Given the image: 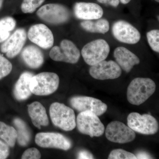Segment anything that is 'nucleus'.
Masks as SVG:
<instances>
[{
  "label": "nucleus",
  "mask_w": 159,
  "mask_h": 159,
  "mask_svg": "<svg viewBox=\"0 0 159 159\" xmlns=\"http://www.w3.org/2000/svg\"><path fill=\"white\" fill-rule=\"evenodd\" d=\"M156 89L155 83L150 78H135L132 80L127 88L128 101L133 105H141L154 93Z\"/></svg>",
  "instance_id": "nucleus-1"
},
{
  "label": "nucleus",
  "mask_w": 159,
  "mask_h": 159,
  "mask_svg": "<svg viewBox=\"0 0 159 159\" xmlns=\"http://www.w3.org/2000/svg\"><path fill=\"white\" fill-rule=\"evenodd\" d=\"M59 84V78L57 74L43 72L32 76L30 81V89L34 95L47 96L57 90Z\"/></svg>",
  "instance_id": "nucleus-2"
},
{
  "label": "nucleus",
  "mask_w": 159,
  "mask_h": 159,
  "mask_svg": "<svg viewBox=\"0 0 159 159\" xmlns=\"http://www.w3.org/2000/svg\"><path fill=\"white\" fill-rule=\"evenodd\" d=\"M50 115L53 124L63 130L69 131L76 127L74 111L63 103L57 102L52 103L50 107Z\"/></svg>",
  "instance_id": "nucleus-3"
},
{
  "label": "nucleus",
  "mask_w": 159,
  "mask_h": 159,
  "mask_svg": "<svg viewBox=\"0 0 159 159\" xmlns=\"http://www.w3.org/2000/svg\"><path fill=\"white\" fill-rule=\"evenodd\" d=\"M110 51V48L107 42L98 39L86 44L81 50V55L85 62L92 66L105 60Z\"/></svg>",
  "instance_id": "nucleus-4"
},
{
  "label": "nucleus",
  "mask_w": 159,
  "mask_h": 159,
  "mask_svg": "<svg viewBox=\"0 0 159 159\" xmlns=\"http://www.w3.org/2000/svg\"><path fill=\"white\" fill-rule=\"evenodd\" d=\"M78 130L91 138L100 137L103 134L105 127L98 116L90 111L80 112L76 120Z\"/></svg>",
  "instance_id": "nucleus-5"
},
{
  "label": "nucleus",
  "mask_w": 159,
  "mask_h": 159,
  "mask_svg": "<svg viewBox=\"0 0 159 159\" xmlns=\"http://www.w3.org/2000/svg\"><path fill=\"white\" fill-rule=\"evenodd\" d=\"M127 125L134 131L145 135H153L158 131L157 119L150 114L132 112L127 117Z\"/></svg>",
  "instance_id": "nucleus-6"
},
{
  "label": "nucleus",
  "mask_w": 159,
  "mask_h": 159,
  "mask_svg": "<svg viewBox=\"0 0 159 159\" xmlns=\"http://www.w3.org/2000/svg\"><path fill=\"white\" fill-rule=\"evenodd\" d=\"M49 55L54 61L75 64L79 61L80 53L74 43L64 39L60 46H54L51 48Z\"/></svg>",
  "instance_id": "nucleus-7"
},
{
  "label": "nucleus",
  "mask_w": 159,
  "mask_h": 159,
  "mask_svg": "<svg viewBox=\"0 0 159 159\" xmlns=\"http://www.w3.org/2000/svg\"><path fill=\"white\" fill-rule=\"evenodd\" d=\"M38 16L49 24L59 25L67 21L70 17L68 9L58 4H48L41 7L37 11Z\"/></svg>",
  "instance_id": "nucleus-8"
},
{
  "label": "nucleus",
  "mask_w": 159,
  "mask_h": 159,
  "mask_svg": "<svg viewBox=\"0 0 159 159\" xmlns=\"http://www.w3.org/2000/svg\"><path fill=\"white\" fill-rule=\"evenodd\" d=\"M105 135L109 141L119 144L132 142L136 138V134L133 129L122 122L117 121L109 123L106 129Z\"/></svg>",
  "instance_id": "nucleus-9"
},
{
  "label": "nucleus",
  "mask_w": 159,
  "mask_h": 159,
  "mask_svg": "<svg viewBox=\"0 0 159 159\" xmlns=\"http://www.w3.org/2000/svg\"><path fill=\"white\" fill-rule=\"evenodd\" d=\"M70 102L72 107L80 112L90 111L97 116H102L107 109L106 104L92 97L76 96L70 99Z\"/></svg>",
  "instance_id": "nucleus-10"
},
{
  "label": "nucleus",
  "mask_w": 159,
  "mask_h": 159,
  "mask_svg": "<svg viewBox=\"0 0 159 159\" xmlns=\"http://www.w3.org/2000/svg\"><path fill=\"white\" fill-rule=\"evenodd\" d=\"M112 31L114 37L120 42L134 44L141 39V34L138 29L129 23L122 20L114 23Z\"/></svg>",
  "instance_id": "nucleus-11"
},
{
  "label": "nucleus",
  "mask_w": 159,
  "mask_h": 159,
  "mask_svg": "<svg viewBox=\"0 0 159 159\" xmlns=\"http://www.w3.org/2000/svg\"><path fill=\"white\" fill-rule=\"evenodd\" d=\"M89 74L94 79L99 80L115 79L121 76L122 69L114 61L103 60L91 66Z\"/></svg>",
  "instance_id": "nucleus-12"
},
{
  "label": "nucleus",
  "mask_w": 159,
  "mask_h": 159,
  "mask_svg": "<svg viewBox=\"0 0 159 159\" xmlns=\"http://www.w3.org/2000/svg\"><path fill=\"white\" fill-rule=\"evenodd\" d=\"M36 144L43 148H58L63 150L70 149V140L63 135L57 133H39L35 138Z\"/></svg>",
  "instance_id": "nucleus-13"
},
{
  "label": "nucleus",
  "mask_w": 159,
  "mask_h": 159,
  "mask_svg": "<svg viewBox=\"0 0 159 159\" xmlns=\"http://www.w3.org/2000/svg\"><path fill=\"white\" fill-rule=\"evenodd\" d=\"M28 36L31 42L42 48H50L54 44L53 33L43 24H37L30 27L28 31Z\"/></svg>",
  "instance_id": "nucleus-14"
},
{
  "label": "nucleus",
  "mask_w": 159,
  "mask_h": 159,
  "mask_svg": "<svg viewBox=\"0 0 159 159\" xmlns=\"http://www.w3.org/2000/svg\"><path fill=\"white\" fill-rule=\"evenodd\" d=\"M27 33L23 29H19L9 36L1 46V51L9 58H13L19 54L25 45Z\"/></svg>",
  "instance_id": "nucleus-15"
},
{
  "label": "nucleus",
  "mask_w": 159,
  "mask_h": 159,
  "mask_svg": "<svg viewBox=\"0 0 159 159\" xmlns=\"http://www.w3.org/2000/svg\"><path fill=\"white\" fill-rule=\"evenodd\" d=\"M74 13L77 18L88 20L101 18L103 10L96 3L81 2L76 3L74 5Z\"/></svg>",
  "instance_id": "nucleus-16"
},
{
  "label": "nucleus",
  "mask_w": 159,
  "mask_h": 159,
  "mask_svg": "<svg viewBox=\"0 0 159 159\" xmlns=\"http://www.w3.org/2000/svg\"><path fill=\"white\" fill-rule=\"evenodd\" d=\"M114 56L117 63L126 73H129L134 66L140 62L136 55L124 47H118L115 49Z\"/></svg>",
  "instance_id": "nucleus-17"
},
{
  "label": "nucleus",
  "mask_w": 159,
  "mask_h": 159,
  "mask_svg": "<svg viewBox=\"0 0 159 159\" xmlns=\"http://www.w3.org/2000/svg\"><path fill=\"white\" fill-rule=\"evenodd\" d=\"M28 112L33 125L38 129L47 126L49 119L46 109L39 102H34L28 105Z\"/></svg>",
  "instance_id": "nucleus-18"
},
{
  "label": "nucleus",
  "mask_w": 159,
  "mask_h": 159,
  "mask_svg": "<svg viewBox=\"0 0 159 159\" xmlns=\"http://www.w3.org/2000/svg\"><path fill=\"white\" fill-rule=\"evenodd\" d=\"M33 74L29 72L23 73L16 83L13 94L16 99L19 101L28 99L31 96L30 89V81Z\"/></svg>",
  "instance_id": "nucleus-19"
},
{
  "label": "nucleus",
  "mask_w": 159,
  "mask_h": 159,
  "mask_svg": "<svg viewBox=\"0 0 159 159\" xmlns=\"http://www.w3.org/2000/svg\"><path fill=\"white\" fill-rule=\"evenodd\" d=\"M21 56L26 64L31 69L39 68L44 62L42 52L34 46H27L23 49Z\"/></svg>",
  "instance_id": "nucleus-20"
},
{
  "label": "nucleus",
  "mask_w": 159,
  "mask_h": 159,
  "mask_svg": "<svg viewBox=\"0 0 159 159\" xmlns=\"http://www.w3.org/2000/svg\"><path fill=\"white\" fill-rule=\"evenodd\" d=\"M80 26L85 31L91 33L105 34L110 29L109 23L105 19H99L96 21L84 20L80 23Z\"/></svg>",
  "instance_id": "nucleus-21"
},
{
  "label": "nucleus",
  "mask_w": 159,
  "mask_h": 159,
  "mask_svg": "<svg viewBox=\"0 0 159 159\" xmlns=\"http://www.w3.org/2000/svg\"><path fill=\"white\" fill-rule=\"evenodd\" d=\"M16 132L18 143L20 146H26L31 141V133L30 129L23 120L16 118L13 120Z\"/></svg>",
  "instance_id": "nucleus-22"
},
{
  "label": "nucleus",
  "mask_w": 159,
  "mask_h": 159,
  "mask_svg": "<svg viewBox=\"0 0 159 159\" xmlns=\"http://www.w3.org/2000/svg\"><path fill=\"white\" fill-rule=\"evenodd\" d=\"M16 129L12 126L0 121V138L9 146L14 147L17 139Z\"/></svg>",
  "instance_id": "nucleus-23"
},
{
  "label": "nucleus",
  "mask_w": 159,
  "mask_h": 159,
  "mask_svg": "<svg viewBox=\"0 0 159 159\" xmlns=\"http://www.w3.org/2000/svg\"><path fill=\"white\" fill-rule=\"evenodd\" d=\"M16 21L11 17H6L0 20V43L4 42L10 36V32L15 29Z\"/></svg>",
  "instance_id": "nucleus-24"
},
{
  "label": "nucleus",
  "mask_w": 159,
  "mask_h": 159,
  "mask_svg": "<svg viewBox=\"0 0 159 159\" xmlns=\"http://www.w3.org/2000/svg\"><path fill=\"white\" fill-rule=\"evenodd\" d=\"M45 0H24L21 9L25 13H31L34 12Z\"/></svg>",
  "instance_id": "nucleus-25"
},
{
  "label": "nucleus",
  "mask_w": 159,
  "mask_h": 159,
  "mask_svg": "<svg viewBox=\"0 0 159 159\" xmlns=\"http://www.w3.org/2000/svg\"><path fill=\"white\" fill-rule=\"evenodd\" d=\"M147 40L148 44L153 51L159 52V30H152L147 32Z\"/></svg>",
  "instance_id": "nucleus-26"
},
{
  "label": "nucleus",
  "mask_w": 159,
  "mask_h": 159,
  "mask_svg": "<svg viewBox=\"0 0 159 159\" xmlns=\"http://www.w3.org/2000/svg\"><path fill=\"white\" fill-rule=\"evenodd\" d=\"M108 159H136V157L133 153L122 149H116L112 151L109 155Z\"/></svg>",
  "instance_id": "nucleus-27"
},
{
  "label": "nucleus",
  "mask_w": 159,
  "mask_h": 159,
  "mask_svg": "<svg viewBox=\"0 0 159 159\" xmlns=\"http://www.w3.org/2000/svg\"><path fill=\"white\" fill-rule=\"evenodd\" d=\"M12 68L11 63L0 54V80L9 75Z\"/></svg>",
  "instance_id": "nucleus-28"
},
{
  "label": "nucleus",
  "mask_w": 159,
  "mask_h": 159,
  "mask_svg": "<svg viewBox=\"0 0 159 159\" xmlns=\"http://www.w3.org/2000/svg\"><path fill=\"white\" fill-rule=\"evenodd\" d=\"M41 154L37 148H32L25 151L22 156L23 159H39L41 158Z\"/></svg>",
  "instance_id": "nucleus-29"
},
{
  "label": "nucleus",
  "mask_w": 159,
  "mask_h": 159,
  "mask_svg": "<svg viewBox=\"0 0 159 159\" xmlns=\"http://www.w3.org/2000/svg\"><path fill=\"white\" fill-rule=\"evenodd\" d=\"M9 154V145L0 140V159L7 158Z\"/></svg>",
  "instance_id": "nucleus-30"
},
{
  "label": "nucleus",
  "mask_w": 159,
  "mask_h": 159,
  "mask_svg": "<svg viewBox=\"0 0 159 159\" xmlns=\"http://www.w3.org/2000/svg\"><path fill=\"white\" fill-rule=\"evenodd\" d=\"M78 159H93V156L89 152L85 150L80 151L78 154Z\"/></svg>",
  "instance_id": "nucleus-31"
},
{
  "label": "nucleus",
  "mask_w": 159,
  "mask_h": 159,
  "mask_svg": "<svg viewBox=\"0 0 159 159\" xmlns=\"http://www.w3.org/2000/svg\"><path fill=\"white\" fill-rule=\"evenodd\" d=\"M99 2L102 4H107L114 7L119 6V0H97Z\"/></svg>",
  "instance_id": "nucleus-32"
},
{
  "label": "nucleus",
  "mask_w": 159,
  "mask_h": 159,
  "mask_svg": "<svg viewBox=\"0 0 159 159\" xmlns=\"http://www.w3.org/2000/svg\"><path fill=\"white\" fill-rule=\"evenodd\" d=\"M137 159H152V157L150 156L149 154L145 152H139L137 153L136 156Z\"/></svg>",
  "instance_id": "nucleus-33"
},
{
  "label": "nucleus",
  "mask_w": 159,
  "mask_h": 159,
  "mask_svg": "<svg viewBox=\"0 0 159 159\" xmlns=\"http://www.w3.org/2000/svg\"><path fill=\"white\" fill-rule=\"evenodd\" d=\"M131 0H119L121 3L123 4H127L130 2Z\"/></svg>",
  "instance_id": "nucleus-34"
},
{
  "label": "nucleus",
  "mask_w": 159,
  "mask_h": 159,
  "mask_svg": "<svg viewBox=\"0 0 159 159\" xmlns=\"http://www.w3.org/2000/svg\"><path fill=\"white\" fill-rule=\"evenodd\" d=\"M3 1H4V0H0V9L2 8V6Z\"/></svg>",
  "instance_id": "nucleus-35"
},
{
  "label": "nucleus",
  "mask_w": 159,
  "mask_h": 159,
  "mask_svg": "<svg viewBox=\"0 0 159 159\" xmlns=\"http://www.w3.org/2000/svg\"><path fill=\"white\" fill-rule=\"evenodd\" d=\"M155 1L156 2H159V0H155Z\"/></svg>",
  "instance_id": "nucleus-36"
}]
</instances>
